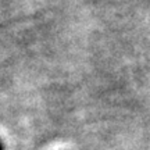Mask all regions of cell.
<instances>
[{
    "label": "cell",
    "mask_w": 150,
    "mask_h": 150,
    "mask_svg": "<svg viewBox=\"0 0 150 150\" xmlns=\"http://www.w3.org/2000/svg\"><path fill=\"white\" fill-rule=\"evenodd\" d=\"M0 150H4V147H3V143H1V140H0Z\"/></svg>",
    "instance_id": "6da1fadb"
}]
</instances>
